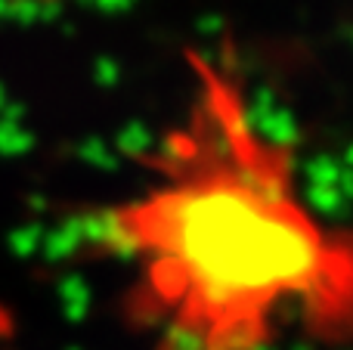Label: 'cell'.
Here are the masks:
<instances>
[{"instance_id": "cell-1", "label": "cell", "mask_w": 353, "mask_h": 350, "mask_svg": "<svg viewBox=\"0 0 353 350\" xmlns=\"http://www.w3.org/2000/svg\"><path fill=\"white\" fill-rule=\"evenodd\" d=\"M189 112L93 242L130 267L146 316L180 350H254L288 313L353 316V242L298 189L223 65L195 59Z\"/></svg>"}]
</instances>
